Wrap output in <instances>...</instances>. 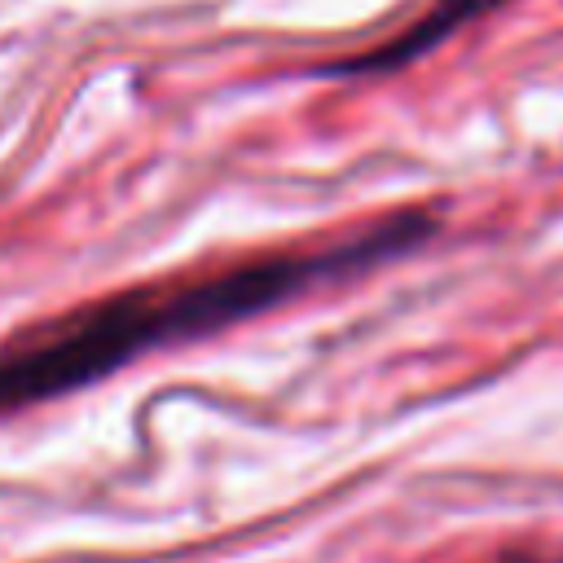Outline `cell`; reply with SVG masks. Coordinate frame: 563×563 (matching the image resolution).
Wrapping results in <instances>:
<instances>
[{
    "label": "cell",
    "instance_id": "obj_1",
    "mask_svg": "<svg viewBox=\"0 0 563 563\" xmlns=\"http://www.w3.org/2000/svg\"><path fill=\"white\" fill-rule=\"evenodd\" d=\"M427 233H431L427 211H400L321 251H282L220 273L180 277L167 286H136L84 303L75 312H62L0 347V413L57 400L123 369L128 361L154 347L216 334L321 282H339L347 273L396 260L400 251L418 246Z\"/></svg>",
    "mask_w": 563,
    "mask_h": 563
},
{
    "label": "cell",
    "instance_id": "obj_2",
    "mask_svg": "<svg viewBox=\"0 0 563 563\" xmlns=\"http://www.w3.org/2000/svg\"><path fill=\"white\" fill-rule=\"evenodd\" d=\"M497 4H506V0H435L409 31H400L396 40H387V44L361 53V57L339 62L334 70H339V75H369V70H396V66H405V62H418V57L431 53L440 40H449L453 31H462L466 22L484 18V13L497 9Z\"/></svg>",
    "mask_w": 563,
    "mask_h": 563
}]
</instances>
